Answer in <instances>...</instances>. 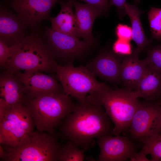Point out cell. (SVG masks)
Segmentation results:
<instances>
[{
    "label": "cell",
    "instance_id": "obj_1",
    "mask_svg": "<svg viewBox=\"0 0 161 161\" xmlns=\"http://www.w3.org/2000/svg\"><path fill=\"white\" fill-rule=\"evenodd\" d=\"M64 119L63 137L84 151L94 145L95 138L112 134L114 126L102 105L80 103Z\"/></svg>",
    "mask_w": 161,
    "mask_h": 161
},
{
    "label": "cell",
    "instance_id": "obj_2",
    "mask_svg": "<svg viewBox=\"0 0 161 161\" xmlns=\"http://www.w3.org/2000/svg\"><path fill=\"white\" fill-rule=\"evenodd\" d=\"M11 55L4 66L14 75L23 70L55 72L53 52L38 30L30 33L10 47Z\"/></svg>",
    "mask_w": 161,
    "mask_h": 161
},
{
    "label": "cell",
    "instance_id": "obj_3",
    "mask_svg": "<svg viewBox=\"0 0 161 161\" xmlns=\"http://www.w3.org/2000/svg\"><path fill=\"white\" fill-rule=\"evenodd\" d=\"M135 91L126 88L113 90L108 86L87 96V101L102 106L114 125L112 134H120L129 129L141 103Z\"/></svg>",
    "mask_w": 161,
    "mask_h": 161
},
{
    "label": "cell",
    "instance_id": "obj_4",
    "mask_svg": "<svg viewBox=\"0 0 161 161\" xmlns=\"http://www.w3.org/2000/svg\"><path fill=\"white\" fill-rule=\"evenodd\" d=\"M25 103L38 131L53 135L56 127L73 111L76 105L69 95L61 92L29 97Z\"/></svg>",
    "mask_w": 161,
    "mask_h": 161
},
{
    "label": "cell",
    "instance_id": "obj_5",
    "mask_svg": "<svg viewBox=\"0 0 161 161\" xmlns=\"http://www.w3.org/2000/svg\"><path fill=\"white\" fill-rule=\"evenodd\" d=\"M54 135L32 131L17 146H5L6 161H56L62 147Z\"/></svg>",
    "mask_w": 161,
    "mask_h": 161
},
{
    "label": "cell",
    "instance_id": "obj_6",
    "mask_svg": "<svg viewBox=\"0 0 161 161\" xmlns=\"http://www.w3.org/2000/svg\"><path fill=\"white\" fill-rule=\"evenodd\" d=\"M55 72L61 83L64 93L76 98L80 103H87L88 94L108 86L105 83L97 81L86 66L75 67L72 64L60 66L56 64Z\"/></svg>",
    "mask_w": 161,
    "mask_h": 161
},
{
    "label": "cell",
    "instance_id": "obj_7",
    "mask_svg": "<svg viewBox=\"0 0 161 161\" xmlns=\"http://www.w3.org/2000/svg\"><path fill=\"white\" fill-rule=\"evenodd\" d=\"M21 102L4 110L0 109V143L4 146L18 145L35 125L28 108Z\"/></svg>",
    "mask_w": 161,
    "mask_h": 161
},
{
    "label": "cell",
    "instance_id": "obj_8",
    "mask_svg": "<svg viewBox=\"0 0 161 161\" xmlns=\"http://www.w3.org/2000/svg\"><path fill=\"white\" fill-rule=\"evenodd\" d=\"M41 34L52 50L54 57L73 61L87 52L92 44L78 38L57 31L52 27L43 28Z\"/></svg>",
    "mask_w": 161,
    "mask_h": 161
},
{
    "label": "cell",
    "instance_id": "obj_9",
    "mask_svg": "<svg viewBox=\"0 0 161 161\" xmlns=\"http://www.w3.org/2000/svg\"><path fill=\"white\" fill-rule=\"evenodd\" d=\"M131 137L141 140L160 133L161 131V106L149 102L141 103L130 124Z\"/></svg>",
    "mask_w": 161,
    "mask_h": 161
},
{
    "label": "cell",
    "instance_id": "obj_10",
    "mask_svg": "<svg viewBox=\"0 0 161 161\" xmlns=\"http://www.w3.org/2000/svg\"><path fill=\"white\" fill-rule=\"evenodd\" d=\"M61 0H11L9 4L30 31H35L42 21H50L52 8Z\"/></svg>",
    "mask_w": 161,
    "mask_h": 161
},
{
    "label": "cell",
    "instance_id": "obj_11",
    "mask_svg": "<svg viewBox=\"0 0 161 161\" xmlns=\"http://www.w3.org/2000/svg\"><path fill=\"white\" fill-rule=\"evenodd\" d=\"M100 153L98 161H123L135 153L136 147L127 137L109 135L97 139Z\"/></svg>",
    "mask_w": 161,
    "mask_h": 161
},
{
    "label": "cell",
    "instance_id": "obj_12",
    "mask_svg": "<svg viewBox=\"0 0 161 161\" xmlns=\"http://www.w3.org/2000/svg\"><path fill=\"white\" fill-rule=\"evenodd\" d=\"M121 56L110 51L100 53L86 66L95 76L107 82L121 83L120 74L122 60Z\"/></svg>",
    "mask_w": 161,
    "mask_h": 161
},
{
    "label": "cell",
    "instance_id": "obj_13",
    "mask_svg": "<svg viewBox=\"0 0 161 161\" xmlns=\"http://www.w3.org/2000/svg\"><path fill=\"white\" fill-rule=\"evenodd\" d=\"M23 85L25 93L34 97L47 93L62 92V89L53 77L36 70L20 72L14 74Z\"/></svg>",
    "mask_w": 161,
    "mask_h": 161
},
{
    "label": "cell",
    "instance_id": "obj_14",
    "mask_svg": "<svg viewBox=\"0 0 161 161\" xmlns=\"http://www.w3.org/2000/svg\"><path fill=\"white\" fill-rule=\"evenodd\" d=\"M29 29L18 17L6 7L0 8V40L10 47L30 33Z\"/></svg>",
    "mask_w": 161,
    "mask_h": 161
},
{
    "label": "cell",
    "instance_id": "obj_15",
    "mask_svg": "<svg viewBox=\"0 0 161 161\" xmlns=\"http://www.w3.org/2000/svg\"><path fill=\"white\" fill-rule=\"evenodd\" d=\"M24 86L14 75L7 71L0 78V109L4 110L24 102Z\"/></svg>",
    "mask_w": 161,
    "mask_h": 161
},
{
    "label": "cell",
    "instance_id": "obj_16",
    "mask_svg": "<svg viewBox=\"0 0 161 161\" xmlns=\"http://www.w3.org/2000/svg\"><path fill=\"white\" fill-rule=\"evenodd\" d=\"M147 67L145 59L140 60L138 55L133 52L124 56L121 65V83H123L125 88L130 90H136Z\"/></svg>",
    "mask_w": 161,
    "mask_h": 161
},
{
    "label": "cell",
    "instance_id": "obj_17",
    "mask_svg": "<svg viewBox=\"0 0 161 161\" xmlns=\"http://www.w3.org/2000/svg\"><path fill=\"white\" fill-rule=\"evenodd\" d=\"M74 6L75 9V16L79 37L92 44L94 41L92 32L94 22L102 13L89 4H82L75 0Z\"/></svg>",
    "mask_w": 161,
    "mask_h": 161
},
{
    "label": "cell",
    "instance_id": "obj_18",
    "mask_svg": "<svg viewBox=\"0 0 161 161\" xmlns=\"http://www.w3.org/2000/svg\"><path fill=\"white\" fill-rule=\"evenodd\" d=\"M139 3V0H135L133 4L126 2L124 5L125 13L131 20L132 39L137 45L136 49L133 52L138 55L143 49L150 46L152 41L151 39L147 38L142 27L140 16L143 11L138 7Z\"/></svg>",
    "mask_w": 161,
    "mask_h": 161
},
{
    "label": "cell",
    "instance_id": "obj_19",
    "mask_svg": "<svg viewBox=\"0 0 161 161\" xmlns=\"http://www.w3.org/2000/svg\"><path fill=\"white\" fill-rule=\"evenodd\" d=\"M74 0H63L59 2L61 6L60 11L55 17L51 18L52 28L63 33L79 38L72 7Z\"/></svg>",
    "mask_w": 161,
    "mask_h": 161
},
{
    "label": "cell",
    "instance_id": "obj_20",
    "mask_svg": "<svg viewBox=\"0 0 161 161\" xmlns=\"http://www.w3.org/2000/svg\"><path fill=\"white\" fill-rule=\"evenodd\" d=\"M161 88V72L147 66L135 90L138 97L150 101L160 95Z\"/></svg>",
    "mask_w": 161,
    "mask_h": 161
},
{
    "label": "cell",
    "instance_id": "obj_21",
    "mask_svg": "<svg viewBox=\"0 0 161 161\" xmlns=\"http://www.w3.org/2000/svg\"><path fill=\"white\" fill-rule=\"evenodd\" d=\"M78 147L72 141L68 140L62 146L58 161H83L85 159L84 150L79 149Z\"/></svg>",
    "mask_w": 161,
    "mask_h": 161
},
{
    "label": "cell",
    "instance_id": "obj_22",
    "mask_svg": "<svg viewBox=\"0 0 161 161\" xmlns=\"http://www.w3.org/2000/svg\"><path fill=\"white\" fill-rule=\"evenodd\" d=\"M144 144L143 148L150 154L151 161H161V133L156 134L140 140Z\"/></svg>",
    "mask_w": 161,
    "mask_h": 161
},
{
    "label": "cell",
    "instance_id": "obj_23",
    "mask_svg": "<svg viewBox=\"0 0 161 161\" xmlns=\"http://www.w3.org/2000/svg\"><path fill=\"white\" fill-rule=\"evenodd\" d=\"M148 18L153 37L161 40V8H151L148 13Z\"/></svg>",
    "mask_w": 161,
    "mask_h": 161
},
{
    "label": "cell",
    "instance_id": "obj_24",
    "mask_svg": "<svg viewBox=\"0 0 161 161\" xmlns=\"http://www.w3.org/2000/svg\"><path fill=\"white\" fill-rule=\"evenodd\" d=\"M145 49L147 54L145 59L147 66L161 72V44L149 46Z\"/></svg>",
    "mask_w": 161,
    "mask_h": 161
},
{
    "label": "cell",
    "instance_id": "obj_25",
    "mask_svg": "<svg viewBox=\"0 0 161 161\" xmlns=\"http://www.w3.org/2000/svg\"><path fill=\"white\" fill-rule=\"evenodd\" d=\"M113 49L114 53L121 56H127L132 52L130 42L119 39L114 44Z\"/></svg>",
    "mask_w": 161,
    "mask_h": 161
},
{
    "label": "cell",
    "instance_id": "obj_26",
    "mask_svg": "<svg viewBox=\"0 0 161 161\" xmlns=\"http://www.w3.org/2000/svg\"><path fill=\"white\" fill-rule=\"evenodd\" d=\"M115 32L117 39L129 42L132 39L131 28L127 25L119 24L116 27Z\"/></svg>",
    "mask_w": 161,
    "mask_h": 161
},
{
    "label": "cell",
    "instance_id": "obj_27",
    "mask_svg": "<svg viewBox=\"0 0 161 161\" xmlns=\"http://www.w3.org/2000/svg\"><path fill=\"white\" fill-rule=\"evenodd\" d=\"M11 55L10 47L0 40V64L4 66L8 59Z\"/></svg>",
    "mask_w": 161,
    "mask_h": 161
},
{
    "label": "cell",
    "instance_id": "obj_28",
    "mask_svg": "<svg viewBox=\"0 0 161 161\" xmlns=\"http://www.w3.org/2000/svg\"><path fill=\"white\" fill-rule=\"evenodd\" d=\"M84 1L94 6L102 13L106 11L110 4L108 0H80Z\"/></svg>",
    "mask_w": 161,
    "mask_h": 161
},
{
    "label": "cell",
    "instance_id": "obj_29",
    "mask_svg": "<svg viewBox=\"0 0 161 161\" xmlns=\"http://www.w3.org/2000/svg\"><path fill=\"white\" fill-rule=\"evenodd\" d=\"M126 3V0H110V5L115 6L121 17L126 15L124 11V5Z\"/></svg>",
    "mask_w": 161,
    "mask_h": 161
},
{
    "label": "cell",
    "instance_id": "obj_30",
    "mask_svg": "<svg viewBox=\"0 0 161 161\" xmlns=\"http://www.w3.org/2000/svg\"><path fill=\"white\" fill-rule=\"evenodd\" d=\"M145 149L143 148L141 151L138 153H135L129 158L130 160L131 161H150L146 157L148 154Z\"/></svg>",
    "mask_w": 161,
    "mask_h": 161
},
{
    "label": "cell",
    "instance_id": "obj_31",
    "mask_svg": "<svg viewBox=\"0 0 161 161\" xmlns=\"http://www.w3.org/2000/svg\"><path fill=\"white\" fill-rule=\"evenodd\" d=\"M6 152L4 150V148H3L2 146L0 145V157L1 158V160L4 159L6 157Z\"/></svg>",
    "mask_w": 161,
    "mask_h": 161
},
{
    "label": "cell",
    "instance_id": "obj_32",
    "mask_svg": "<svg viewBox=\"0 0 161 161\" xmlns=\"http://www.w3.org/2000/svg\"><path fill=\"white\" fill-rule=\"evenodd\" d=\"M160 95H161V89H160Z\"/></svg>",
    "mask_w": 161,
    "mask_h": 161
},
{
    "label": "cell",
    "instance_id": "obj_33",
    "mask_svg": "<svg viewBox=\"0 0 161 161\" xmlns=\"http://www.w3.org/2000/svg\"><path fill=\"white\" fill-rule=\"evenodd\" d=\"M160 106H161V101H160Z\"/></svg>",
    "mask_w": 161,
    "mask_h": 161
}]
</instances>
